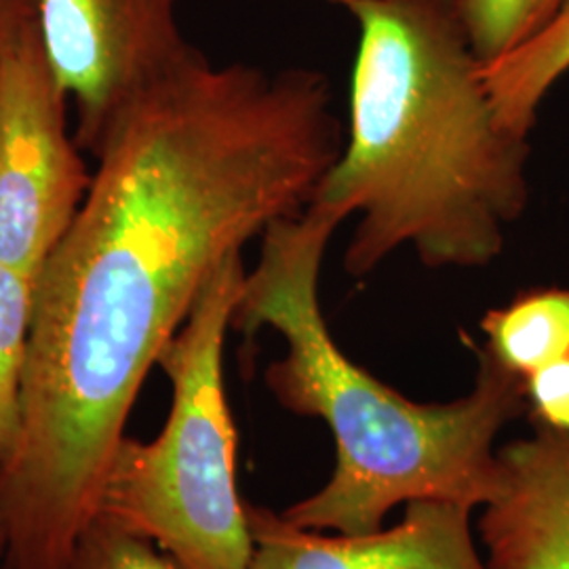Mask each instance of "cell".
<instances>
[{"mask_svg":"<svg viewBox=\"0 0 569 569\" xmlns=\"http://www.w3.org/2000/svg\"><path fill=\"white\" fill-rule=\"evenodd\" d=\"M61 569H183L169 552L103 517L82 529Z\"/></svg>","mask_w":569,"mask_h":569,"instance_id":"cell-13","label":"cell"},{"mask_svg":"<svg viewBox=\"0 0 569 569\" xmlns=\"http://www.w3.org/2000/svg\"><path fill=\"white\" fill-rule=\"evenodd\" d=\"M39 26L0 66V260L41 274L91 186Z\"/></svg>","mask_w":569,"mask_h":569,"instance_id":"cell-5","label":"cell"},{"mask_svg":"<svg viewBox=\"0 0 569 569\" xmlns=\"http://www.w3.org/2000/svg\"><path fill=\"white\" fill-rule=\"evenodd\" d=\"M531 427L496 451L498 491L479 519L488 569H569V432Z\"/></svg>","mask_w":569,"mask_h":569,"instance_id":"cell-8","label":"cell"},{"mask_svg":"<svg viewBox=\"0 0 569 569\" xmlns=\"http://www.w3.org/2000/svg\"><path fill=\"white\" fill-rule=\"evenodd\" d=\"M531 425L569 432V355L523 380Z\"/></svg>","mask_w":569,"mask_h":569,"instance_id":"cell-14","label":"cell"},{"mask_svg":"<svg viewBox=\"0 0 569 569\" xmlns=\"http://www.w3.org/2000/svg\"><path fill=\"white\" fill-rule=\"evenodd\" d=\"M37 302V277L0 260V462L20 435L21 385Z\"/></svg>","mask_w":569,"mask_h":569,"instance_id":"cell-11","label":"cell"},{"mask_svg":"<svg viewBox=\"0 0 569 569\" xmlns=\"http://www.w3.org/2000/svg\"><path fill=\"white\" fill-rule=\"evenodd\" d=\"M37 26V0H0V66L21 37Z\"/></svg>","mask_w":569,"mask_h":569,"instance_id":"cell-15","label":"cell"},{"mask_svg":"<svg viewBox=\"0 0 569 569\" xmlns=\"http://www.w3.org/2000/svg\"><path fill=\"white\" fill-rule=\"evenodd\" d=\"M0 569H9V563H7V538H4L2 521H0Z\"/></svg>","mask_w":569,"mask_h":569,"instance_id":"cell-16","label":"cell"},{"mask_svg":"<svg viewBox=\"0 0 569 569\" xmlns=\"http://www.w3.org/2000/svg\"><path fill=\"white\" fill-rule=\"evenodd\" d=\"M489 357L526 380L569 355V289H531L481 321Z\"/></svg>","mask_w":569,"mask_h":569,"instance_id":"cell-10","label":"cell"},{"mask_svg":"<svg viewBox=\"0 0 569 569\" xmlns=\"http://www.w3.org/2000/svg\"><path fill=\"white\" fill-rule=\"evenodd\" d=\"M359 23L348 136L310 204L361 216L345 268L411 244L430 268H479L528 203V138L489 102L458 0H333Z\"/></svg>","mask_w":569,"mask_h":569,"instance_id":"cell-2","label":"cell"},{"mask_svg":"<svg viewBox=\"0 0 569 569\" xmlns=\"http://www.w3.org/2000/svg\"><path fill=\"white\" fill-rule=\"evenodd\" d=\"M178 2L37 0L47 60L77 106V143L91 154L143 89L199 53L183 39Z\"/></svg>","mask_w":569,"mask_h":569,"instance_id":"cell-6","label":"cell"},{"mask_svg":"<svg viewBox=\"0 0 569 569\" xmlns=\"http://www.w3.org/2000/svg\"><path fill=\"white\" fill-rule=\"evenodd\" d=\"M321 72L194 53L110 124L37 279L20 435L0 462L13 569H61L148 371L211 274L302 213L342 152Z\"/></svg>","mask_w":569,"mask_h":569,"instance_id":"cell-1","label":"cell"},{"mask_svg":"<svg viewBox=\"0 0 569 569\" xmlns=\"http://www.w3.org/2000/svg\"><path fill=\"white\" fill-rule=\"evenodd\" d=\"M470 510L418 500L390 529L327 536L249 507L253 552L247 569H488L470 533Z\"/></svg>","mask_w":569,"mask_h":569,"instance_id":"cell-7","label":"cell"},{"mask_svg":"<svg viewBox=\"0 0 569 569\" xmlns=\"http://www.w3.org/2000/svg\"><path fill=\"white\" fill-rule=\"evenodd\" d=\"M568 0H458L468 41L481 63L536 37Z\"/></svg>","mask_w":569,"mask_h":569,"instance_id":"cell-12","label":"cell"},{"mask_svg":"<svg viewBox=\"0 0 569 569\" xmlns=\"http://www.w3.org/2000/svg\"><path fill=\"white\" fill-rule=\"evenodd\" d=\"M244 274L241 253H232L164 345L157 361L171 382L164 427L148 443L122 439L96 507L98 517L152 540L183 569H247L253 552L224 382L226 336Z\"/></svg>","mask_w":569,"mask_h":569,"instance_id":"cell-4","label":"cell"},{"mask_svg":"<svg viewBox=\"0 0 569 569\" xmlns=\"http://www.w3.org/2000/svg\"><path fill=\"white\" fill-rule=\"evenodd\" d=\"M569 70V0L529 41L481 63V79L500 122L528 138L538 106Z\"/></svg>","mask_w":569,"mask_h":569,"instance_id":"cell-9","label":"cell"},{"mask_svg":"<svg viewBox=\"0 0 569 569\" xmlns=\"http://www.w3.org/2000/svg\"><path fill=\"white\" fill-rule=\"evenodd\" d=\"M345 220L308 204L262 234L244 274L232 329L270 327L287 352L266 387L291 413L321 418L336 441V470L317 493L284 510L296 528L363 536L418 500L486 507L498 491L493 439L528 413L523 380L475 348L472 390L449 403H416L357 366L336 345L319 302L327 243Z\"/></svg>","mask_w":569,"mask_h":569,"instance_id":"cell-3","label":"cell"}]
</instances>
